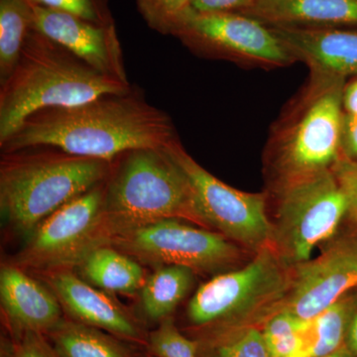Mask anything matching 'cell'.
Listing matches in <instances>:
<instances>
[{
	"mask_svg": "<svg viewBox=\"0 0 357 357\" xmlns=\"http://www.w3.org/2000/svg\"><path fill=\"white\" fill-rule=\"evenodd\" d=\"M342 147L345 148V151L351 157L349 159L357 162V117L344 115Z\"/></svg>",
	"mask_w": 357,
	"mask_h": 357,
	"instance_id": "f546056e",
	"label": "cell"
},
{
	"mask_svg": "<svg viewBox=\"0 0 357 357\" xmlns=\"http://www.w3.org/2000/svg\"><path fill=\"white\" fill-rule=\"evenodd\" d=\"M189 181L206 229L255 253L271 243L268 192L230 187L199 165L178 138L164 146Z\"/></svg>",
	"mask_w": 357,
	"mask_h": 357,
	"instance_id": "9c48e42d",
	"label": "cell"
},
{
	"mask_svg": "<svg viewBox=\"0 0 357 357\" xmlns=\"http://www.w3.org/2000/svg\"><path fill=\"white\" fill-rule=\"evenodd\" d=\"M345 347L357 356V310L349 325L347 340H345Z\"/></svg>",
	"mask_w": 357,
	"mask_h": 357,
	"instance_id": "1f68e13d",
	"label": "cell"
},
{
	"mask_svg": "<svg viewBox=\"0 0 357 357\" xmlns=\"http://www.w3.org/2000/svg\"><path fill=\"white\" fill-rule=\"evenodd\" d=\"M36 6L66 11L98 25L115 24L109 0H29Z\"/></svg>",
	"mask_w": 357,
	"mask_h": 357,
	"instance_id": "484cf974",
	"label": "cell"
},
{
	"mask_svg": "<svg viewBox=\"0 0 357 357\" xmlns=\"http://www.w3.org/2000/svg\"><path fill=\"white\" fill-rule=\"evenodd\" d=\"M195 272L178 265L160 266L141 289V306L148 319L163 321L172 317L194 284Z\"/></svg>",
	"mask_w": 357,
	"mask_h": 357,
	"instance_id": "ffe728a7",
	"label": "cell"
},
{
	"mask_svg": "<svg viewBox=\"0 0 357 357\" xmlns=\"http://www.w3.org/2000/svg\"><path fill=\"white\" fill-rule=\"evenodd\" d=\"M29 0H0V84L13 74L32 31Z\"/></svg>",
	"mask_w": 357,
	"mask_h": 357,
	"instance_id": "44dd1931",
	"label": "cell"
},
{
	"mask_svg": "<svg viewBox=\"0 0 357 357\" xmlns=\"http://www.w3.org/2000/svg\"><path fill=\"white\" fill-rule=\"evenodd\" d=\"M119 159L105 181L93 249L168 218L206 229L189 181L164 147L132 150Z\"/></svg>",
	"mask_w": 357,
	"mask_h": 357,
	"instance_id": "7a4b0ae2",
	"label": "cell"
},
{
	"mask_svg": "<svg viewBox=\"0 0 357 357\" xmlns=\"http://www.w3.org/2000/svg\"><path fill=\"white\" fill-rule=\"evenodd\" d=\"M270 245L293 267L337 236L347 204L332 169L270 187Z\"/></svg>",
	"mask_w": 357,
	"mask_h": 357,
	"instance_id": "52a82bcc",
	"label": "cell"
},
{
	"mask_svg": "<svg viewBox=\"0 0 357 357\" xmlns=\"http://www.w3.org/2000/svg\"><path fill=\"white\" fill-rule=\"evenodd\" d=\"M176 138L171 117L133 88L81 105L38 110L0 143V149L52 146L77 156L114 162L126 152L162 148Z\"/></svg>",
	"mask_w": 357,
	"mask_h": 357,
	"instance_id": "6da1fadb",
	"label": "cell"
},
{
	"mask_svg": "<svg viewBox=\"0 0 357 357\" xmlns=\"http://www.w3.org/2000/svg\"><path fill=\"white\" fill-rule=\"evenodd\" d=\"M310 319H303L286 309L274 312L260 326L270 357H287L302 340Z\"/></svg>",
	"mask_w": 357,
	"mask_h": 357,
	"instance_id": "603a6c76",
	"label": "cell"
},
{
	"mask_svg": "<svg viewBox=\"0 0 357 357\" xmlns=\"http://www.w3.org/2000/svg\"><path fill=\"white\" fill-rule=\"evenodd\" d=\"M342 109L347 116L357 117V79L344 89Z\"/></svg>",
	"mask_w": 357,
	"mask_h": 357,
	"instance_id": "4dcf8cb0",
	"label": "cell"
},
{
	"mask_svg": "<svg viewBox=\"0 0 357 357\" xmlns=\"http://www.w3.org/2000/svg\"><path fill=\"white\" fill-rule=\"evenodd\" d=\"M138 10L151 29L165 35L178 32L192 13L191 0H135Z\"/></svg>",
	"mask_w": 357,
	"mask_h": 357,
	"instance_id": "cb8c5ba5",
	"label": "cell"
},
{
	"mask_svg": "<svg viewBox=\"0 0 357 357\" xmlns=\"http://www.w3.org/2000/svg\"><path fill=\"white\" fill-rule=\"evenodd\" d=\"M244 14L269 26L357 25V0H255Z\"/></svg>",
	"mask_w": 357,
	"mask_h": 357,
	"instance_id": "e0dca14e",
	"label": "cell"
},
{
	"mask_svg": "<svg viewBox=\"0 0 357 357\" xmlns=\"http://www.w3.org/2000/svg\"><path fill=\"white\" fill-rule=\"evenodd\" d=\"M344 79L311 74L271 134L265 156L270 187L331 170L342 155Z\"/></svg>",
	"mask_w": 357,
	"mask_h": 357,
	"instance_id": "5b68a950",
	"label": "cell"
},
{
	"mask_svg": "<svg viewBox=\"0 0 357 357\" xmlns=\"http://www.w3.org/2000/svg\"><path fill=\"white\" fill-rule=\"evenodd\" d=\"M47 337L61 357H136L128 342L74 319H63Z\"/></svg>",
	"mask_w": 357,
	"mask_h": 357,
	"instance_id": "d6986e66",
	"label": "cell"
},
{
	"mask_svg": "<svg viewBox=\"0 0 357 357\" xmlns=\"http://www.w3.org/2000/svg\"><path fill=\"white\" fill-rule=\"evenodd\" d=\"M1 153V215L28 236L61 206L105 182L114 162L77 156L52 146Z\"/></svg>",
	"mask_w": 357,
	"mask_h": 357,
	"instance_id": "277c9868",
	"label": "cell"
},
{
	"mask_svg": "<svg viewBox=\"0 0 357 357\" xmlns=\"http://www.w3.org/2000/svg\"><path fill=\"white\" fill-rule=\"evenodd\" d=\"M76 267L81 278L107 293L137 292L147 279L139 263L112 245L89 251Z\"/></svg>",
	"mask_w": 357,
	"mask_h": 357,
	"instance_id": "ac0fdd59",
	"label": "cell"
},
{
	"mask_svg": "<svg viewBox=\"0 0 357 357\" xmlns=\"http://www.w3.org/2000/svg\"><path fill=\"white\" fill-rule=\"evenodd\" d=\"M319 357H357L356 354H352L347 347H344L338 351L332 352V354H326V356Z\"/></svg>",
	"mask_w": 357,
	"mask_h": 357,
	"instance_id": "d6a6232c",
	"label": "cell"
},
{
	"mask_svg": "<svg viewBox=\"0 0 357 357\" xmlns=\"http://www.w3.org/2000/svg\"><path fill=\"white\" fill-rule=\"evenodd\" d=\"M32 4L33 30L64 47L100 74L130 84L115 24L98 25L66 11Z\"/></svg>",
	"mask_w": 357,
	"mask_h": 357,
	"instance_id": "4fadbf2b",
	"label": "cell"
},
{
	"mask_svg": "<svg viewBox=\"0 0 357 357\" xmlns=\"http://www.w3.org/2000/svg\"><path fill=\"white\" fill-rule=\"evenodd\" d=\"M132 89L130 84L100 74L64 47L32 30L13 74L0 84V143L38 110L81 105Z\"/></svg>",
	"mask_w": 357,
	"mask_h": 357,
	"instance_id": "3957f363",
	"label": "cell"
},
{
	"mask_svg": "<svg viewBox=\"0 0 357 357\" xmlns=\"http://www.w3.org/2000/svg\"><path fill=\"white\" fill-rule=\"evenodd\" d=\"M0 298L10 333L47 335L64 319L62 305L53 291L28 276L20 266L1 267Z\"/></svg>",
	"mask_w": 357,
	"mask_h": 357,
	"instance_id": "2e32d148",
	"label": "cell"
},
{
	"mask_svg": "<svg viewBox=\"0 0 357 357\" xmlns=\"http://www.w3.org/2000/svg\"><path fill=\"white\" fill-rule=\"evenodd\" d=\"M10 344H6L4 357H61L43 333H10Z\"/></svg>",
	"mask_w": 357,
	"mask_h": 357,
	"instance_id": "4316f807",
	"label": "cell"
},
{
	"mask_svg": "<svg viewBox=\"0 0 357 357\" xmlns=\"http://www.w3.org/2000/svg\"><path fill=\"white\" fill-rule=\"evenodd\" d=\"M43 277L70 319L100 328L128 344L146 347L149 333L107 292L70 269L48 270L43 271Z\"/></svg>",
	"mask_w": 357,
	"mask_h": 357,
	"instance_id": "5bb4252c",
	"label": "cell"
},
{
	"mask_svg": "<svg viewBox=\"0 0 357 357\" xmlns=\"http://www.w3.org/2000/svg\"><path fill=\"white\" fill-rule=\"evenodd\" d=\"M110 245L158 267L178 265L204 274L229 271L252 255L220 232L178 218L134 229L116 237Z\"/></svg>",
	"mask_w": 357,
	"mask_h": 357,
	"instance_id": "ba28073f",
	"label": "cell"
},
{
	"mask_svg": "<svg viewBox=\"0 0 357 357\" xmlns=\"http://www.w3.org/2000/svg\"><path fill=\"white\" fill-rule=\"evenodd\" d=\"M296 61L311 74L344 79L357 75V31L335 27L270 26Z\"/></svg>",
	"mask_w": 357,
	"mask_h": 357,
	"instance_id": "9a60e30c",
	"label": "cell"
},
{
	"mask_svg": "<svg viewBox=\"0 0 357 357\" xmlns=\"http://www.w3.org/2000/svg\"><path fill=\"white\" fill-rule=\"evenodd\" d=\"M332 171L347 199V218L357 223V162L342 156L332 167Z\"/></svg>",
	"mask_w": 357,
	"mask_h": 357,
	"instance_id": "83f0119b",
	"label": "cell"
},
{
	"mask_svg": "<svg viewBox=\"0 0 357 357\" xmlns=\"http://www.w3.org/2000/svg\"><path fill=\"white\" fill-rule=\"evenodd\" d=\"M255 0H191L192 11L196 13H248Z\"/></svg>",
	"mask_w": 357,
	"mask_h": 357,
	"instance_id": "f1b7e54d",
	"label": "cell"
},
{
	"mask_svg": "<svg viewBox=\"0 0 357 357\" xmlns=\"http://www.w3.org/2000/svg\"><path fill=\"white\" fill-rule=\"evenodd\" d=\"M145 349L152 357H199L198 342L183 335L172 317L148 333Z\"/></svg>",
	"mask_w": 357,
	"mask_h": 357,
	"instance_id": "d4e9b609",
	"label": "cell"
},
{
	"mask_svg": "<svg viewBox=\"0 0 357 357\" xmlns=\"http://www.w3.org/2000/svg\"><path fill=\"white\" fill-rule=\"evenodd\" d=\"M291 279L292 267L268 245L241 266L202 284L188 304V319L196 331L260 326L285 307Z\"/></svg>",
	"mask_w": 357,
	"mask_h": 357,
	"instance_id": "8992f818",
	"label": "cell"
},
{
	"mask_svg": "<svg viewBox=\"0 0 357 357\" xmlns=\"http://www.w3.org/2000/svg\"><path fill=\"white\" fill-rule=\"evenodd\" d=\"M314 259L292 267L284 309L303 319L316 318L357 288V237L335 236Z\"/></svg>",
	"mask_w": 357,
	"mask_h": 357,
	"instance_id": "7c38bea8",
	"label": "cell"
},
{
	"mask_svg": "<svg viewBox=\"0 0 357 357\" xmlns=\"http://www.w3.org/2000/svg\"><path fill=\"white\" fill-rule=\"evenodd\" d=\"M149 357H152V356H149Z\"/></svg>",
	"mask_w": 357,
	"mask_h": 357,
	"instance_id": "836d02e7",
	"label": "cell"
},
{
	"mask_svg": "<svg viewBox=\"0 0 357 357\" xmlns=\"http://www.w3.org/2000/svg\"><path fill=\"white\" fill-rule=\"evenodd\" d=\"M105 190L103 182L42 220L21 251L20 266L43 271L76 266L93 248Z\"/></svg>",
	"mask_w": 357,
	"mask_h": 357,
	"instance_id": "8fae6325",
	"label": "cell"
},
{
	"mask_svg": "<svg viewBox=\"0 0 357 357\" xmlns=\"http://www.w3.org/2000/svg\"><path fill=\"white\" fill-rule=\"evenodd\" d=\"M176 37L206 57L263 68L296 62L273 29L248 14L192 11Z\"/></svg>",
	"mask_w": 357,
	"mask_h": 357,
	"instance_id": "30bf717a",
	"label": "cell"
},
{
	"mask_svg": "<svg viewBox=\"0 0 357 357\" xmlns=\"http://www.w3.org/2000/svg\"><path fill=\"white\" fill-rule=\"evenodd\" d=\"M199 357H270L260 326L198 330Z\"/></svg>",
	"mask_w": 357,
	"mask_h": 357,
	"instance_id": "7402d4cb",
	"label": "cell"
}]
</instances>
